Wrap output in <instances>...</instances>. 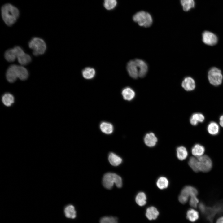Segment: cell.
I'll return each instance as SVG.
<instances>
[{"label":"cell","mask_w":223,"mask_h":223,"mask_svg":"<svg viewBox=\"0 0 223 223\" xmlns=\"http://www.w3.org/2000/svg\"><path fill=\"white\" fill-rule=\"evenodd\" d=\"M156 185L158 188L160 189H163L168 187V181L166 177H161L158 179Z\"/></svg>","instance_id":"33"},{"label":"cell","mask_w":223,"mask_h":223,"mask_svg":"<svg viewBox=\"0 0 223 223\" xmlns=\"http://www.w3.org/2000/svg\"><path fill=\"white\" fill-rule=\"evenodd\" d=\"M202 38L204 43L209 46L216 45L217 43L218 40L216 34L208 31H205L203 33Z\"/></svg>","instance_id":"9"},{"label":"cell","mask_w":223,"mask_h":223,"mask_svg":"<svg viewBox=\"0 0 223 223\" xmlns=\"http://www.w3.org/2000/svg\"><path fill=\"white\" fill-rule=\"evenodd\" d=\"M219 124L220 125L223 127V115H221L219 118Z\"/></svg>","instance_id":"38"},{"label":"cell","mask_w":223,"mask_h":223,"mask_svg":"<svg viewBox=\"0 0 223 223\" xmlns=\"http://www.w3.org/2000/svg\"><path fill=\"white\" fill-rule=\"evenodd\" d=\"M198 192L195 187L190 186H185L181 190L178 197L179 201L184 204L186 203L189 197L192 195L197 196Z\"/></svg>","instance_id":"7"},{"label":"cell","mask_w":223,"mask_h":223,"mask_svg":"<svg viewBox=\"0 0 223 223\" xmlns=\"http://www.w3.org/2000/svg\"><path fill=\"white\" fill-rule=\"evenodd\" d=\"M126 68L129 74L131 77L136 79L139 77L138 68L135 59L131 60L128 63Z\"/></svg>","instance_id":"10"},{"label":"cell","mask_w":223,"mask_h":223,"mask_svg":"<svg viewBox=\"0 0 223 223\" xmlns=\"http://www.w3.org/2000/svg\"><path fill=\"white\" fill-rule=\"evenodd\" d=\"M188 164L190 167L195 172L199 171V168L198 160L194 157H190L188 161Z\"/></svg>","instance_id":"32"},{"label":"cell","mask_w":223,"mask_h":223,"mask_svg":"<svg viewBox=\"0 0 223 223\" xmlns=\"http://www.w3.org/2000/svg\"><path fill=\"white\" fill-rule=\"evenodd\" d=\"M180 2L183 10L185 11H189L195 6L194 0H180Z\"/></svg>","instance_id":"27"},{"label":"cell","mask_w":223,"mask_h":223,"mask_svg":"<svg viewBox=\"0 0 223 223\" xmlns=\"http://www.w3.org/2000/svg\"><path fill=\"white\" fill-rule=\"evenodd\" d=\"M146 197L145 193L140 192L137 195L135 198L136 203L140 206L145 205L146 203Z\"/></svg>","instance_id":"31"},{"label":"cell","mask_w":223,"mask_h":223,"mask_svg":"<svg viewBox=\"0 0 223 223\" xmlns=\"http://www.w3.org/2000/svg\"><path fill=\"white\" fill-rule=\"evenodd\" d=\"M2 18L6 24L9 26L16 21L19 16L18 9L9 4L3 5L1 10Z\"/></svg>","instance_id":"1"},{"label":"cell","mask_w":223,"mask_h":223,"mask_svg":"<svg viewBox=\"0 0 223 223\" xmlns=\"http://www.w3.org/2000/svg\"><path fill=\"white\" fill-rule=\"evenodd\" d=\"M99 127L101 131L106 134H111L114 131L113 125L109 122H102L100 123Z\"/></svg>","instance_id":"17"},{"label":"cell","mask_w":223,"mask_h":223,"mask_svg":"<svg viewBox=\"0 0 223 223\" xmlns=\"http://www.w3.org/2000/svg\"><path fill=\"white\" fill-rule=\"evenodd\" d=\"M133 20L141 26L148 27L152 23L153 20L151 15L148 12L141 11L136 13L133 17Z\"/></svg>","instance_id":"4"},{"label":"cell","mask_w":223,"mask_h":223,"mask_svg":"<svg viewBox=\"0 0 223 223\" xmlns=\"http://www.w3.org/2000/svg\"><path fill=\"white\" fill-rule=\"evenodd\" d=\"M182 87L186 91H191L195 89V83L194 79L191 77H185L181 83Z\"/></svg>","instance_id":"12"},{"label":"cell","mask_w":223,"mask_h":223,"mask_svg":"<svg viewBox=\"0 0 223 223\" xmlns=\"http://www.w3.org/2000/svg\"><path fill=\"white\" fill-rule=\"evenodd\" d=\"M207 129L208 133L213 135L218 134L219 131V125L215 122H211L209 123Z\"/></svg>","instance_id":"28"},{"label":"cell","mask_w":223,"mask_h":223,"mask_svg":"<svg viewBox=\"0 0 223 223\" xmlns=\"http://www.w3.org/2000/svg\"><path fill=\"white\" fill-rule=\"evenodd\" d=\"M17 65L12 64L10 65L7 68L6 72V77L7 81L10 83L15 82L18 78Z\"/></svg>","instance_id":"11"},{"label":"cell","mask_w":223,"mask_h":223,"mask_svg":"<svg viewBox=\"0 0 223 223\" xmlns=\"http://www.w3.org/2000/svg\"><path fill=\"white\" fill-rule=\"evenodd\" d=\"M135 60L138 68L139 77H143L148 71V67L147 64L143 60L139 59H136Z\"/></svg>","instance_id":"13"},{"label":"cell","mask_w":223,"mask_h":223,"mask_svg":"<svg viewBox=\"0 0 223 223\" xmlns=\"http://www.w3.org/2000/svg\"><path fill=\"white\" fill-rule=\"evenodd\" d=\"M100 223H118V218L112 216H104L100 220Z\"/></svg>","instance_id":"34"},{"label":"cell","mask_w":223,"mask_h":223,"mask_svg":"<svg viewBox=\"0 0 223 223\" xmlns=\"http://www.w3.org/2000/svg\"><path fill=\"white\" fill-rule=\"evenodd\" d=\"M4 57L6 60L8 62L14 61L17 58V55L14 47L7 50L5 53Z\"/></svg>","instance_id":"23"},{"label":"cell","mask_w":223,"mask_h":223,"mask_svg":"<svg viewBox=\"0 0 223 223\" xmlns=\"http://www.w3.org/2000/svg\"><path fill=\"white\" fill-rule=\"evenodd\" d=\"M208 77L211 84L215 86H217L221 84L223 77L220 69L213 67L209 70Z\"/></svg>","instance_id":"5"},{"label":"cell","mask_w":223,"mask_h":223,"mask_svg":"<svg viewBox=\"0 0 223 223\" xmlns=\"http://www.w3.org/2000/svg\"><path fill=\"white\" fill-rule=\"evenodd\" d=\"M206 207L204 203L203 202H201L199 204V208L203 214L204 213L206 210Z\"/></svg>","instance_id":"37"},{"label":"cell","mask_w":223,"mask_h":223,"mask_svg":"<svg viewBox=\"0 0 223 223\" xmlns=\"http://www.w3.org/2000/svg\"><path fill=\"white\" fill-rule=\"evenodd\" d=\"M83 77L86 79H91L95 77L96 71L94 68L90 67H87L82 71Z\"/></svg>","instance_id":"21"},{"label":"cell","mask_w":223,"mask_h":223,"mask_svg":"<svg viewBox=\"0 0 223 223\" xmlns=\"http://www.w3.org/2000/svg\"><path fill=\"white\" fill-rule=\"evenodd\" d=\"M205 151L204 147L199 144H195L191 149V152L192 155L197 157L202 155Z\"/></svg>","instance_id":"25"},{"label":"cell","mask_w":223,"mask_h":223,"mask_svg":"<svg viewBox=\"0 0 223 223\" xmlns=\"http://www.w3.org/2000/svg\"><path fill=\"white\" fill-rule=\"evenodd\" d=\"M199 212L193 209H190L186 212V217L191 222L196 221L199 219Z\"/></svg>","instance_id":"24"},{"label":"cell","mask_w":223,"mask_h":223,"mask_svg":"<svg viewBox=\"0 0 223 223\" xmlns=\"http://www.w3.org/2000/svg\"><path fill=\"white\" fill-rule=\"evenodd\" d=\"M64 213L65 216L68 218L74 219L77 216L76 211L75 207L72 205L66 206L64 209Z\"/></svg>","instance_id":"20"},{"label":"cell","mask_w":223,"mask_h":223,"mask_svg":"<svg viewBox=\"0 0 223 223\" xmlns=\"http://www.w3.org/2000/svg\"><path fill=\"white\" fill-rule=\"evenodd\" d=\"M204 119V116L202 114L196 113L192 115L190 120L192 125L195 126L197 125L199 122H203Z\"/></svg>","instance_id":"22"},{"label":"cell","mask_w":223,"mask_h":223,"mask_svg":"<svg viewBox=\"0 0 223 223\" xmlns=\"http://www.w3.org/2000/svg\"><path fill=\"white\" fill-rule=\"evenodd\" d=\"M223 213V203H219L212 207H206L203 214L210 223H212L214 216L217 214Z\"/></svg>","instance_id":"6"},{"label":"cell","mask_w":223,"mask_h":223,"mask_svg":"<svg viewBox=\"0 0 223 223\" xmlns=\"http://www.w3.org/2000/svg\"><path fill=\"white\" fill-rule=\"evenodd\" d=\"M28 46L33 50V53L35 56L43 54L46 49V45L45 41L38 37L32 38L28 42Z\"/></svg>","instance_id":"2"},{"label":"cell","mask_w":223,"mask_h":223,"mask_svg":"<svg viewBox=\"0 0 223 223\" xmlns=\"http://www.w3.org/2000/svg\"><path fill=\"white\" fill-rule=\"evenodd\" d=\"M121 94L124 99L131 101L135 97V93L133 89L130 87H127L122 90Z\"/></svg>","instance_id":"16"},{"label":"cell","mask_w":223,"mask_h":223,"mask_svg":"<svg viewBox=\"0 0 223 223\" xmlns=\"http://www.w3.org/2000/svg\"><path fill=\"white\" fill-rule=\"evenodd\" d=\"M108 159L110 163L114 166H117L121 164L122 159L116 154L111 152L108 155Z\"/></svg>","instance_id":"26"},{"label":"cell","mask_w":223,"mask_h":223,"mask_svg":"<svg viewBox=\"0 0 223 223\" xmlns=\"http://www.w3.org/2000/svg\"><path fill=\"white\" fill-rule=\"evenodd\" d=\"M17 71L18 78L22 81L26 80L29 75L28 70L22 65H17Z\"/></svg>","instance_id":"19"},{"label":"cell","mask_w":223,"mask_h":223,"mask_svg":"<svg viewBox=\"0 0 223 223\" xmlns=\"http://www.w3.org/2000/svg\"><path fill=\"white\" fill-rule=\"evenodd\" d=\"M177 153L178 159L181 160L185 159L188 155L186 149L183 146H180L177 148Z\"/></svg>","instance_id":"29"},{"label":"cell","mask_w":223,"mask_h":223,"mask_svg":"<svg viewBox=\"0 0 223 223\" xmlns=\"http://www.w3.org/2000/svg\"><path fill=\"white\" fill-rule=\"evenodd\" d=\"M17 59L19 63L21 65H25L31 61L32 58L28 54L26 53L23 50L18 55Z\"/></svg>","instance_id":"15"},{"label":"cell","mask_w":223,"mask_h":223,"mask_svg":"<svg viewBox=\"0 0 223 223\" xmlns=\"http://www.w3.org/2000/svg\"><path fill=\"white\" fill-rule=\"evenodd\" d=\"M103 184L106 188L111 189L114 184L118 188L122 186V181L121 177L118 175L112 173H108L105 174L103 179Z\"/></svg>","instance_id":"3"},{"label":"cell","mask_w":223,"mask_h":223,"mask_svg":"<svg viewBox=\"0 0 223 223\" xmlns=\"http://www.w3.org/2000/svg\"><path fill=\"white\" fill-rule=\"evenodd\" d=\"M159 212L157 209L154 207L151 206L146 209V216L150 220L156 219L159 215Z\"/></svg>","instance_id":"18"},{"label":"cell","mask_w":223,"mask_h":223,"mask_svg":"<svg viewBox=\"0 0 223 223\" xmlns=\"http://www.w3.org/2000/svg\"><path fill=\"white\" fill-rule=\"evenodd\" d=\"M2 101L6 106L9 107L14 102V98L13 95L10 93H6L2 97Z\"/></svg>","instance_id":"30"},{"label":"cell","mask_w":223,"mask_h":223,"mask_svg":"<svg viewBox=\"0 0 223 223\" xmlns=\"http://www.w3.org/2000/svg\"><path fill=\"white\" fill-rule=\"evenodd\" d=\"M117 4L116 0H104V6L107 10L113 9Z\"/></svg>","instance_id":"35"},{"label":"cell","mask_w":223,"mask_h":223,"mask_svg":"<svg viewBox=\"0 0 223 223\" xmlns=\"http://www.w3.org/2000/svg\"><path fill=\"white\" fill-rule=\"evenodd\" d=\"M216 223H223V216L218 218L217 219Z\"/></svg>","instance_id":"39"},{"label":"cell","mask_w":223,"mask_h":223,"mask_svg":"<svg viewBox=\"0 0 223 223\" xmlns=\"http://www.w3.org/2000/svg\"><path fill=\"white\" fill-rule=\"evenodd\" d=\"M144 141L146 146L152 147L156 144L157 138L153 133L151 132L146 134L144 138Z\"/></svg>","instance_id":"14"},{"label":"cell","mask_w":223,"mask_h":223,"mask_svg":"<svg viewBox=\"0 0 223 223\" xmlns=\"http://www.w3.org/2000/svg\"><path fill=\"white\" fill-rule=\"evenodd\" d=\"M190 197L189 201L190 205L193 208H196L199 202L197 196L192 195Z\"/></svg>","instance_id":"36"},{"label":"cell","mask_w":223,"mask_h":223,"mask_svg":"<svg viewBox=\"0 0 223 223\" xmlns=\"http://www.w3.org/2000/svg\"><path fill=\"white\" fill-rule=\"evenodd\" d=\"M198 160L199 168V171L207 172L211 169L212 166V161L207 155H204L197 157Z\"/></svg>","instance_id":"8"}]
</instances>
